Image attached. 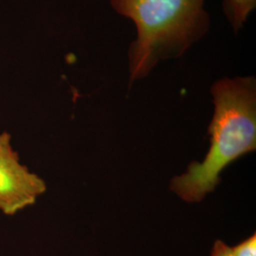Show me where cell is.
I'll return each instance as SVG.
<instances>
[{
	"label": "cell",
	"instance_id": "8992f818",
	"mask_svg": "<svg viewBox=\"0 0 256 256\" xmlns=\"http://www.w3.org/2000/svg\"><path fill=\"white\" fill-rule=\"evenodd\" d=\"M210 256H234L232 248L227 246L223 241L218 240L214 242Z\"/></svg>",
	"mask_w": 256,
	"mask_h": 256
},
{
	"label": "cell",
	"instance_id": "7a4b0ae2",
	"mask_svg": "<svg viewBox=\"0 0 256 256\" xmlns=\"http://www.w3.org/2000/svg\"><path fill=\"white\" fill-rule=\"evenodd\" d=\"M131 19L137 37L128 50L130 82L146 77L162 60L182 57L208 32L205 0H110Z\"/></svg>",
	"mask_w": 256,
	"mask_h": 256
},
{
	"label": "cell",
	"instance_id": "277c9868",
	"mask_svg": "<svg viewBox=\"0 0 256 256\" xmlns=\"http://www.w3.org/2000/svg\"><path fill=\"white\" fill-rule=\"evenodd\" d=\"M256 8V0H224L223 10L236 32L247 22L248 18Z\"/></svg>",
	"mask_w": 256,
	"mask_h": 256
},
{
	"label": "cell",
	"instance_id": "5b68a950",
	"mask_svg": "<svg viewBox=\"0 0 256 256\" xmlns=\"http://www.w3.org/2000/svg\"><path fill=\"white\" fill-rule=\"evenodd\" d=\"M232 250L234 256H256V234L239 243L238 246L232 248Z\"/></svg>",
	"mask_w": 256,
	"mask_h": 256
},
{
	"label": "cell",
	"instance_id": "3957f363",
	"mask_svg": "<svg viewBox=\"0 0 256 256\" xmlns=\"http://www.w3.org/2000/svg\"><path fill=\"white\" fill-rule=\"evenodd\" d=\"M45 182L19 164L7 132L0 135V210L14 214L32 205L46 191Z\"/></svg>",
	"mask_w": 256,
	"mask_h": 256
},
{
	"label": "cell",
	"instance_id": "6da1fadb",
	"mask_svg": "<svg viewBox=\"0 0 256 256\" xmlns=\"http://www.w3.org/2000/svg\"><path fill=\"white\" fill-rule=\"evenodd\" d=\"M210 92L214 112L209 126V152L202 162H192L170 185L187 202H202L216 189L227 166L256 150V78H224L212 84Z\"/></svg>",
	"mask_w": 256,
	"mask_h": 256
}]
</instances>
